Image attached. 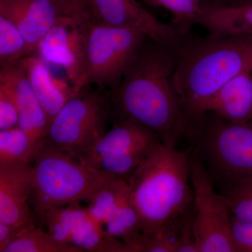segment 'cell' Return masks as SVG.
Instances as JSON below:
<instances>
[{
  "instance_id": "30",
  "label": "cell",
  "mask_w": 252,
  "mask_h": 252,
  "mask_svg": "<svg viewBox=\"0 0 252 252\" xmlns=\"http://www.w3.org/2000/svg\"><path fill=\"white\" fill-rule=\"evenodd\" d=\"M200 10L227 9L252 2V0H198Z\"/></svg>"
},
{
  "instance_id": "10",
  "label": "cell",
  "mask_w": 252,
  "mask_h": 252,
  "mask_svg": "<svg viewBox=\"0 0 252 252\" xmlns=\"http://www.w3.org/2000/svg\"><path fill=\"white\" fill-rule=\"evenodd\" d=\"M87 11L97 22L142 32L175 54L190 32H185L173 23L159 21L137 0H88Z\"/></svg>"
},
{
  "instance_id": "1",
  "label": "cell",
  "mask_w": 252,
  "mask_h": 252,
  "mask_svg": "<svg viewBox=\"0 0 252 252\" xmlns=\"http://www.w3.org/2000/svg\"><path fill=\"white\" fill-rule=\"evenodd\" d=\"M176 65L175 53L147 36L112 93L116 121L137 123L172 147L189 124L174 84Z\"/></svg>"
},
{
  "instance_id": "13",
  "label": "cell",
  "mask_w": 252,
  "mask_h": 252,
  "mask_svg": "<svg viewBox=\"0 0 252 252\" xmlns=\"http://www.w3.org/2000/svg\"><path fill=\"white\" fill-rule=\"evenodd\" d=\"M32 185V164H0V222L22 229L34 225L29 206Z\"/></svg>"
},
{
  "instance_id": "5",
  "label": "cell",
  "mask_w": 252,
  "mask_h": 252,
  "mask_svg": "<svg viewBox=\"0 0 252 252\" xmlns=\"http://www.w3.org/2000/svg\"><path fill=\"white\" fill-rule=\"evenodd\" d=\"M185 136L214 183L252 175V122L239 124L203 112L189 119Z\"/></svg>"
},
{
  "instance_id": "11",
  "label": "cell",
  "mask_w": 252,
  "mask_h": 252,
  "mask_svg": "<svg viewBox=\"0 0 252 252\" xmlns=\"http://www.w3.org/2000/svg\"><path fill=\"white\" fill-rule=\"evenodd\" d=\"M83 12L61 0H0V16L18 28L27 41L31 55L62 18Z\"/></svg>"
},
{
  "instance_id": "3",
  "label": "cell",
  "mask_w": 252,
  "mask_h": 252,
  "mask_svg": "<svg viewBox=\"0 0 252 252\" xmlns=\"http://www.w3.org/2000/svg\"><path fill=\"white\" fill-rule=\"evenodd\" d=\"M143 234H152L193 205L189 154L158 144L129 177Z\"/></svg>"
},
{
  "instance_id": "27",
  "label": "cell",
  "mask_w": 252,
  "mask_h": 252,
  "mask_svg": "<svg viewBox=\"0 0 252 252\" xmlns=\"http://www.w3.org/2000/svg\"><path fill=\"white\" fill-rule=\"evenodd\" d=\"M17 102L14 94L7 86L0 84V130L17 127Z\"/></svg>"
},
{
  "instance_id": "25",
  "label": "cell",
  "mask_w": 252,
  "mask_h": 252,
  "mask_svg": "<svg viewBox=\"0 0 252 252\" xmlns=\"http://www.w3.org/2000/svg\"><path fill=\"white\" fill-rule=\"evenodd\" d=\"M30 55L27 41L18 28L0 16V66L13 64Z\"/></svg>"
},
{
  "instance_id": "16",
  "label": "cell",
  "mask_w": 252,
  "mask_h": 252,
  "mask_svg": "<svg viewBox=\"0 0 252 252\" xmlns=\"http://www.w3.org/2000/svg\"><path fill=\"white\" fill-rule=\"evenodd\" d=\"M206 112L232 122L252 123V73L240 74L222 86L204 104L200 114Z\"/></svg>"
},
{
  "instance_id": "4",
  "label": "cell",
  "mask_w": 252,
  "mask_h": 252,
  "mask_svg": "<svg viewBox=\"0 0 252 252\" xmlns=\"http://www.w3.org/2000/svg\"><path fill=\"white\" fill-rule=\"evenodd\" d=\"M32 190L30 198L34 217L53 207L90 200L115 177L57 150L44 139L32 162Z\"/></svg>"
},
{
  "instance_id": "18",
  "label": "cell",
  "mask_w": 252,
  "mask_h": 252,
  "mask_svg": "<svg viewBox=\"0 0 252 252\" xmlns=\"http://www.w3.org/2000/svg\"><path fill=\"white\" fill-rule=\"evenodd\" d=\"M78 203L53 207L34 217H37L41 227H46L44 230L55 240L71 245L74 230L87 214L86 209Z\"/></svg>"
},
{
  "instance_id": "6",
  "label": "cell",
  "mask_w": 252,
  "mask_h": 252,
  "mask_svg": "<svg viewBox=\"0 0 252 252\" xmlns=\"http://www.w3.org/2000/svg\"><path fill=\"white\" fill-rule=\"evenodd\" d=\"M89 87L64 104L44 138L51 147L79 160L105 134L109 120L114 118L112 92Z\"/></svg>"
},
{
  "instance_id": "28",
  "label": "cell",
  "mask_w": 252,
  "mask_h": 252,
  "mask_svg": "<svg viewBox=\"0 0 252 252\" xmlns=\"http://www.w3.org/2000/svg\"><path fill=\"white\" fill-rule=\"evenodd\" d=\"M232 235L240 252H252V221H242L230 217Z\"/></svg>"
},
{
  "instance_id": "26",
  "label": "cell",
  "mask_w": 252,
  "mask_h": 252,
  "mask_svg": "<svg viewBox=\"0 0 252 252\" xmlns=\"http://www.w3.org/2000/svg\"><path fill=\"white\" fill-rule=\"evenodd\" d=\"M147 4L170 11L172 23L185 32H189L191 22L200 11L198 0H144Z\"/></svg>"
},
{
  "instance_id": "12",
  "label": "cell",
  "mask_w": 252,
  "mask_h": 252,
  "mask_svg": "<svg viewBox=\"0 0 252 252\" xmlns=\"http://www.w3.org/2000/svg\"><path fill=\"white\" fill-rule=\"evenodd\" d=\"M86 14L62 18L43 38L36 51L46 63L63 68L78 93L83 89L84 45L81 21Z\"/></svg>"
},
{
  "instance_id": "24",
  "label": "cell",
  "mask_w": 252,
  "mask_h": 252,
  "mask_svg": "<svg viewBox=\"0 0 252 252\" xmlns=\"http://www.w3.org/2000/svg\"><path fill=\"white\" fill-rule=\"evenodd\" d=\"M39 143L18 126L0 130V164H32Z\"/></svg>"
},
{
  "instance_id": "22",
  "label": "cell",
  "mask_w": 252,
  "mask_h": 252,
  "mask_svg": "<svg viewBox=\"0 0 252 252\" xmlns=\"http://www.w3.org/2000/svg\"><path fill=\"white\" fill-rule=\"evenodd\" d=\"M235 220L252 221V175L215 184Z\"/></svg>"
},
{
  "instance_id": "20",
  "label": "cell",
  "mask_w": 252,
  "mask_h": 252,
  "mask_svg": "<svg viewBox=\"0 0 252 252\" xmlns=\"http://www.w3.org/2000/svg\"><path fill=\"white\" fill-rule=\"evenodd\" d=\"M113 238L124 242L135 252V246L142 235L140 220L130 195L124 199L109 217L103 226Z\"/></svg>"
},
{
  "instance_id": "2",
  "label": "cell",
  "mask_w": 252,
  "mask_h": 252,
  "mask_svg": "<svg viewBox=\"0 0 252 252\" xmlns=\"http://www.w3.org/2000/svg\"><path fill=\"white\" fill-rule=\"evenodd\" d=\"M176 57L174 84L190 119L228 81L252 73V34L190 32Z\"/></svg>"
},
{
  "instance_id": "14",
  "label": "cell",
  "mask_w": 252,
  "mask_h": 252,
  "mask_svg": "<svg viewBox=\"0 0 252 252\" xmlns=\"http://www.w3.org/2000/svg\"><path fill=\"white\" fill-rule=\"evenodd\" d=\"M0 84L7 86L16 98L19 115L18 127L39 143L45 137L49 119L32 87L21 60L1 67Z\"/></svg>"
},
{
  "instance_id": "31",
  "label": "cell",
  "mask_w": 252,
  "mask_h": 252,
  "mask_svg": "<svg viewBox=\"0 0 252 252\" xmlns=\"http://www.w3.org/2000/svg\"><path fill=\"white\" fill-rule=\"evenodd\" d=\"M61 1L74 9L87 11L88 0H61Z\"/></svg>"
},
{
  "instance_id": "23",
  "label": "cell",
  "mask_w": 252,
  "mask_h": 252,
  "mask_svg": "<svg viewBox=\"0 0 252 252\" xmlns=\"http://www.w3.org/2000/svg\"><path fill=\"white\" fill-rule=\"evenodd\" d=\"M74 245L61 243L35 225L23 228L4 252H84Z\"/></svg>"
},
{
  "instance_id": "9",
  "label": "cell",
  "mask_w": 252,
  "mask_h": 252,
  "mask_svg": "<svg viewBox=\"0 0 252 252\" xmlns=\"http://www.w3.org/2000/svg\"><path fill=\"white\" fill-rule=\"evenodd\" d=\"M160 142L158 136L144 126L121 119L81 160L99 172L127 181Z\"/></svg>"
},
{
  "instance_id": "29",
  "label": "cell",
  "mask_w": 252,
  "mask_h": 252,
  "mask_svg": "<svg viewBox=\"0 0 252 252\" xmlns=\"http://www.w3.org/2000/svg\"><path fill=\"white\" fill-rule=\"evenodd\" d=\"M22 230L15 225L0 222V252H4Z\"/></svg>"
},
{
  "instance_id": "8",
  "label": "cell",
  "mask_w": 252,
  "mask_h": 252,
  "mask_svg": "<svg viewBox=\"0 0 252 252\" xmlns=\"http://www.w3.org/2000/svg\"><path fill=\"white\" fill-rule=\"evenodd\" d=\"M190 159L193 193V230L199 252H240L232 235L230 212L203 162L193 152Z\"/></svg>"
},
{
  "instance_id": "7",
  "label": "cell",
  "mask_w": 252,
  "mask_h": 252,
  "mask_svg": "<svg viewBox=\"0 0 252 252\" xmlns=\"http://www.w3.org/2000/svg\"><path fill=\"white\" fill-rule=\"evenodd\" d=\"M84 45L83 89L91 85L114 92L147 35L137 30L114 27L86 15L81 21Z\"/></svg>"
},
{
  "instance_id": "15",
  "label": "cell",
  "mask_w": 252,
  "mask_h": 252,
  "mask_svg": "<svg viewBox=\"0 0 252 252\" xmlns=\"http://www.w3.org/2000/svg\"><path fill=\"white\" fill-rule=\"evenodd\" d=\"M21 62L51 124L64 104L79 93L72 84L54 76L48 63L39 56L30 55L21 59Z\"/></svg>"
},
{
  "instance_id": "19",
  "label": "cell",
  "mask_w": 252,
  "mask_h": 252,
  "mask_svg": "<svg viewBox=\"0 0 252 252\" xmlns=\"http://www.w3.org/2000/svg\"><path fill=\"white\" fill-rule=\"evenodd\" d=\"M71 245L84 252H132L128 245L109 235L88 213L74 230Z\"/></svg>"
},
{
  "instance_id": "21",
  "label": "cell",
  "mask_w": 252,
  "mask_h": 252,
  "mask_svg": "<svg viewBox=\"0 0 252 252\" xmlns=\"http://www.w3.org/2000/svg\"><path fill=\"white\" fill-rule=\"evenodd\" d=\"M128 182L124 179L111 181L90 200L88 215L102 227L123 200L130 195Z\"/></svg>"
},
{
  "instance_id": "17",
  "label": "cell",
  "mask_w": 252,
  "mask_h": 252,
  "mask_svg": "<svg viewBox=\"0 0 252 252\" xmlns=\"http://www.w3.org/2000/svg\"><path fill=\"white\" fill-rule=\"evenodd\" d=\"M200 26L209 34H252V2L227 9L200 10L191 26Z\"/></svg>"
}]
</instances>
